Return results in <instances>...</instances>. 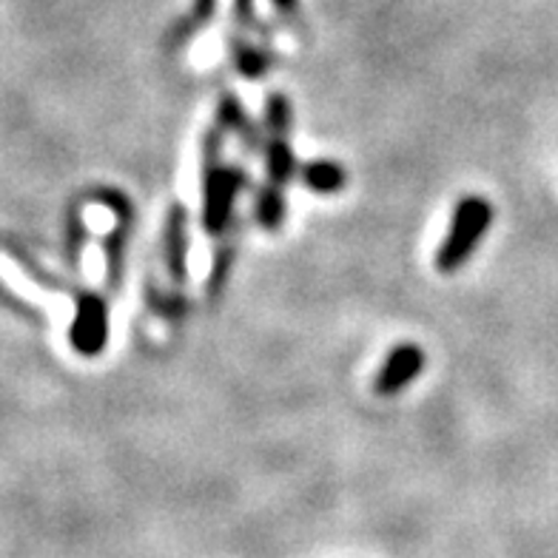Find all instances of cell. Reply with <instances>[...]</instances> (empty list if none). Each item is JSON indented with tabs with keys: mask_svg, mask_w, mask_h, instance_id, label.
Segmentation results:
<instances>
[{
	"mask_svg": "<svg viewBox=\"0 0 558 558\" xmlns=\"http://www.w3.org/2000/svg\"><path fill=\"white\" fill-rule=\"evenodd\" d=\"M220 132L222 129H211L203 143V226L211 236H222L245 183L243 169L220 162Z\"/></svg>",
	"mask_w": 558,
	"mask_h": 558,
	"instance_id": "obj_1",
	"label": "cell"
},
{
	"mask_svg": "<svg viewBox=\"0 0 558 558\" xmlns=\"http://www.w3.org/2000/svg\"><path fill=\"white\" fill-rule=\"evenodd\" d=\"M493 222V206L490 199L485 197H471L459 199V206L453 211V220H450L448 236L445 243L436 251V271L453 274L459 271L471 254L476 251V245L482 243V236L490 228Z\"/></svg>",
	"mask_w": 558,
	"mask_h": 558,
	"instance_id": "obj_2",
	"label": "cell"
},
{
	"mask_svg": "<svg viewBox=\"0 0 558 558\" xmlns=\"http://www.w3.org/2000/svg\"><path fill=\"white\" fill-rule=\"evenodd\" d=\"M106 342H109V305L104 296L81 294L72 325L74 351L83 356H97L104 353Z\"/></svg>",
	"mask_w": 558,
	"mask_h": 558,
	"instance_id": "obj_3",
	"label": "cell"
},
{
	"mask_svg": "<svg viewBox=\"0 0 558 558\" xmlns=\"http://www.w3.org/2000/svg\"><path fill=\"white\" fill-rule=\"evenodd\" d=\"M425 367V351L416 342H402L388 353V360L383 362L379 374L374 379L376 397H397L408 385L422 374Z\"/></svg>",
	"mask_w": 558,
	"mask_h": 558,
	"instance_id": "obj_4",
	"label": "cell"
},
{
	"mask_svg": "<svg viewBox=\"0 0 558 558\" xmlns=\"http://www.w3.org/2000/svg\"><path fill=\"white\" fill-rule=\"evenodd\" d=\"M104 199L109 203L114 211H118V226L109 234V240L104 243L106 248V282H109V291H118L120 282H123L125 274V245H129V234H132V203L118 192H106Z\"/></svg>",
	"mask_w": 558,
	"mask_h": 558,
	"instance_id": "obj_5",
	"label": "cell"
},
{
	"mask_svg": "<svg viewBox=\"0 0 558 558\" xmlns=\"http://www.w3.org/2000/svg\"><path fill=\"white\" fill-rule=\"evenodd\" d=\"M189 222H185V208L180 203L169 208L166 214V234H162V245H166V268H169L171 282L183 286L189 277Z\"/></svg>",
	"mask_w": 558,
	"mask_h": 558,
	"instance_id": "obj_6",
	"label": "cell"
},
{
	"mask_svg": "<svg viewBox=\"0 0 558 558\" xmlns=\"http://www.w3.org/2000/svg\"><path fill=\"white\" fill-rule=\"evenodd\" d=\"M302 183L314 194H339L348 185V171L337 160H311L300 171Z\"/></svg>",
	"mask_w": 558,
	"mask_h": 558,
	"instance_id": "obj_7",
	"label": "cell"
},
{
	"mask_svg": "<svg viewBox=\"0 0 558 558\" xmlns=\"http://www.w3.org/2000/svg\"><path fill=\"white\" fill-rule=\"evenodd\" d=\"M265 169H268V183L286 189V183L294 177L296 160L288 143V134H271L265 143Z\"/></svg>",
	"mask_w": 558,
	"mask_h": 558,
	"instance_id": "obj_8",
	"label": "cell"
},
{
	"mask_svg": "<svg viewBox=\"0 0 558 558\" xmlns=\"http://www.w3.org/2000/svg\"><path fill=\"white\" fill-rule=\"evenodd\" d=\"M231 63H234V69L243 74V77L259 81V77H265L268 69L274 66V58L265 52V49H259V46L243 40V37H234V40H231Z\"/></svg>",
	"mask_w": 558,
	"mask_h": 558,
	"instance_id": "obj_9",
	"label": "cell"
},
{
	"mask_svg": "<svg viewBox=\"0 0 558 558\" xmlns=\"http://www.w3.org/2000/svg\"><path fill=\"white\" fill-rule=\"evenodd\" d=\"M217 125H220V129H228V132L243 134V137L248 140V146H257L259 132L254 129V125H251L243 104H240L234 95L220 97V104H217Z\"/></svg>",
	"mask_w": 558,
	"mask_h": 558,
	"instance_id": "obj_10",
	"label": "cell"
},
{
	"mask_svg": "<svg viewBox=\"0 0 558 558\" xmlns=\"http://www.w3.org/2000/svg\"><path fill=\"white\" fill-rule=\"evenodd\" d=\"M254 214H257L259 226L268 228V231L282 226V220H286V194H282V189L271 183L265 185V189H259L257 203H254Z\"/></svg>",
	"mask_w": 558,
	"mask_h": 558,
	"instance_id": "obj_11",
	"label": "cell"
},
{
	"mask_svg": "<svg viewBox=\"0 0 558 558\" xmlns=\"http://www.w3.org/2000/svg\"><path fill=\"white\" fill-rule=\"evenodd\" d=\"M291 120H294L291 100L279 92L268 95V100H265V129H268V134H288Z\"/></svg>",
	"mask_w": 558,
	"mask_h": 558,
	"instance_id": "obj_12",
	"label": "cell"
},
{
	"mask_svg": "<svg viewBox=\"0 0 558 558\" xmlns=\"http://www.w3.org/2000/svg\"><path fill=\"white\" fill-rule=\"evenodd\" d=\"M214 12H217V0H194L192 15L180 23V29H177L174 37H171V46L183 44V40H189L192 35H197L199 26L211 21Z\"/></svg>",
	"mask_w": 558,
	"mask_h": 558,
	"instance_id": "obj_13",
	"label": "cell"
},
{
	"mask_svg": "<svg viewBox=\"0 0 558 558\" xmlns=\"http://www.w3.org/2000/svg\"><path fill=\"white\" fill-rule=\"evenodd\" d=\"M228 268H231V248L222 245V248L217 251V257H214L211 279H208V294H217V291H220L222 282H226L228 277Z\"/></svg>",
	"mask_w": 558,
	"mask_h": 558,
	"instance_id": "obj_14",
	"label": "cell"
},
{
	"mask_svg": "<svg viewBox=\"0 0 558 558\" xmlns=\"http://www.w3.org/2000/svg\"><path fill=\"white\" fill-rule=\"evenodd\" d=\"M234 21L236 26H257L254 0H234Z\"/></svg>",
	"mask_w": 558,
	"mask_h": 558,
	"instance_id": "obj_15",
	"label": "cell"
},
{
	"mask_svg": "<svg viewBox=\"0 0 558 558\" xmlns=\"http://www.w3.org/2000/svg\"><path fill=\"white\" fill-rule=\"evenodd\" d=\"M274 9H277L279 15H291L296 9V0H271Z\"/></svg>",
	"mask_w": 558,
	"mask_h": 558,
	"instance_id": "obj_16",
	"label": "cell"
}]
</instances>
